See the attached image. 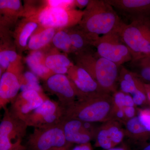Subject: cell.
<instances>
[{"mask_svg": "<svg viewBox=\"0 0 150 150\" xmlns=\"http://www.w3.org/2000/svg\"><path fill=\"white\" fill-rule=\"evenodd\" d=\"M24 17L37 21L40 26L57 29H67L79 24L83 11L75 8L51 7L45 1H25Z\"/></svg>", "mask_w": 150, "mask_h": 150, "instance_id": "cell-1", "label": "cell"}, {"mask_svg": "<svg viewBox=\"0 0 150 150\" xmlns=\"http://www.w3.org/2000/svg\"><path fill=\"white\" fill-rule=\"evenodd\" d=\"M74 59L76 65L85 69L104 92L112 94L117 90L121 67L92 50L75 54Z\"/></svg>", "mask_w": 150, "mask_h": 150, "instance_id": "cell-2", "label": "cell"}, {"mask_svg": "<svg viewBox=\"0 0 150 150\" xmlns=\"http://www.w3.org/2000/svg\"><path fill=\"white\" fill-rule=\"evenodd\" d=\"M114 103L112 94L101 93L78 100L64 109V118L103 123L112 120Z\"/></svg>", "mask_w": 150, "mask_h": 150, "instance_id": "cell-3", "label": "cell"}, {"mask_svg": "<svg viewBox=\"0 0 150 150\" xmlns=\"http://www.w3.org/2000/svg\"><path fill=\"white\" fill-rule=\"evenodd\" d=\"M79 25L87 32L104 35L118 28L123 21L106 0H90Z\"/></svg>", "mask_w": 150, "mask_h": 150, "instance_id": "cell-4", "label": "cell"}, {"mask_svg": "<svg viewBox=\"0 0 150 150\" xmlns=\"http://www.w3.org/2000/svg\"><path fill=\"white\" fill-rule=\"evenodd\" d=\"M121 37L132 55L131 62L150 56V20L134 21L120 27Z\"/></svg>", "mask_w": 150, "mask_h": 150, "instance_id": "cell-5", "label": "cell"}, {"mask_svg": "<svg viewBox=\"0 0 150 150\" xmlns=\"http://www.w3.org/2000/svg\"><path fill=\"white\" fill-rule=\"evenodd\" d=\"M120 26L115 30L100 36L95 47L98 55L121 67L125 63L131 62L132 56L121 37Z\"/></svg>", "mask_w": 150, "mask_h": 150, "instance_id": "cell-6", "label": "cell"}, {"mask_svg": "<svg viewBox=\"0 0 150 150\" xmlns=\"http://www.w3.org/2000/svg\"><path fill=\"white\" fill-rule=\"evenodd\" d=\"M69 144L65 138L62 121L48 127L34 128L28 137L26 146L28 150H53Z\"/></svg>", "mask_w": 150, "mask_h": 150, "instance_id": "cell-7", "label": "cell"}, {"mask_svg": "<svg viewBox=\"0 0 150 150\" xmlns=\"http://www.w3.org/2000/svg\"><path fill=\"white\" fill-rule=\"evenodd\" d=\"M4 110L0 124V150H8L22 144L28 126L24 120L11 113L8 108Z\"/></svg>", "mask_w": 150, "mask_h": 150, "instance_id": "cell-8", "label": "cell"}, {"mask_svg": "<svg viewBox=\"0 0 150 150\" xmlns=\"http://www.w3.org/2000/svg\"><path fill=\"white\" fill-rule=\"evenodd\" d=\"M45 89L57 97L64 109L69 107L79 97L76 87L67 74H55L44 81Z\"/></svg>", "mask_w": 150, "mask_h": 150, "instance_id": "cell-9", "label": "cell"}, {"mask_svg": "<svg viewBox=\"0 0 150 150\" xmlns=\"http://www.w3.org/2000/svg\"><path fill=\"white\" fill-rule=\"evenodd\" d=\"M64 115V109L60 103L49 98L28 115L25 121L28 126L43 128L62 122Z\"/></svg>", "mask_w": 150, "mask_h": 150, "instance_id": "cell-10", "label": "cell"}, {"mask_svg": "<svg viewBox=\"0 0 150 150\" xmlns=\"http://www.w3.org/2000/svg\"><path fill=\"white\" fill-rule=\"evenodd\" d=\"M22 64L11 66L0 79V108L4 109L18 94L21 88L23 73Z\"/></svg>", "mask_w": 150, "mask_h": 150, "instance_id": "cell-11", "label": "cell"}, {"mask_svg": "<svg viewBox=\"0 0 150 150\" xmlns=\"http://www.w3.org/2000/svg\"><path fill=\"white\" fill-rule=\"evenodd\" d=\"M63 124L66 140L73 145L90 143L94 140L98 127L93 123L72 118H64Z\"/></svg>", "mask_w": 150, "mask_h": 150, "instance_id": "cell-12", "label": "cell"}, {"mask_svg": "<svg viewBox=\"0 0 150 150\" xmlns=\"http://www.w3.org/2000/svg\"><path fill=\"white\" fill-rule=\"evenodd\" d=\"M49 98L43 91L35 90L23 91L11 103L10 111L22 120Z\"/></svg>", "mask_w": 150, "mask_h": 150, "instance_id": "cell-13", "label": "cell"}, {"mask_svg": "<svg viewBox=\"0 0 150 150\" xmlns=\"http://www.w3.org/2000/svg\"><path fill=\"white\" fill-rule=\"evenodd\" d=\"M123 125L119 121L110 120L98 126L95 137V146L103 150L117 147L125 137Z\"/></svg>", "mask_w": 150, "mask_h": 150, "instance_id": "cell-14", "label": "cell"}, {"mask_svg": "<svg viewBox=\"0 0 150 150\" xmlns=\"http://www.w3.org/2000/svg\"><path fill=\"white\" fill-rule=\"evenodd\" d=\"M115 10L131 21L150 20V0H106Z\"/></svg>", "mask_w": 150, "mask_h": 150, "instance_id": "cell-15", "label": "cell"}, {"mask_svg": "<svg viewBox=\"0 0 150 150\" xmlns=\"http://www.w3.org/2000/svg\"><path fill=\"white\" fill-rule=\"evenodd\" d=\"M67 75L78 91L79 95L78 100L105 93L90 74L79 66L73 65Z\"/></svg>", "mask_w": 150, "mask_h": 150, "instance_id": "cell-16", "label": "cell"}, {"mask_svg": "<svg viewBox=\"0 0 150 150\" xmlns=\"http://www.w3.org/2000/svg\"><path fill=\"white\" fill-rule=\"evenodd\" d=\"M66 29L69 34L74 54L91 50L100 37L87 32L79 25Z\"/></svg>", "mask_w": 150, "mask_h": 150, "instance_id": "cell-17", "label": "cell"}, {"mask_svg": "<svg viewBox=\"0 0 150 150\" xmlns=\"http://www.w3.org/2000/svg\"><path fill=\"white\" fill-rule=\"evenodd\" d=\"M40 26L36 21L26 17L23 18L17 24L12 37L17 51L20 55L27 50L30 38Z\"/></svg>", "mask_w": 150, "mask_h": 150, "instance_id": "cell-18", "label": "cell"}, {"mask_svg": "<svg viewBox=\"0 0 150 150\" xmlns=\"http://www.w3.org/2000/svg\"><path fill=\"white\" fill-rule=\"evenodd\" d=\"M1 29L9 30L20 17H23L24 6L20 0H1Z\"/></svg>", "mask_w": 150, "mask_h": 150, "instance_id": "cell-19", "label": "cell"}, {"mask_svg": "<svg viewBox=\"0 0 150 150\" xmlns=\"http://www.w3.org/2000/svg\"><path fill=\"white\" fill-rule=\"evenodd\" d=\"M22 64L21 57L18 54L14 42L10 35L1 36L0 75L11 66Z\"/></svg>", "mask_w": 150, "mask_h": 150, "instance_id": "cell-20", "label": "cell"}, {"mask_svg": "<svg viewBox=\"0 0 150 150\" xmlns=\"http://www.w3.org/2000/svg\"><path fill=\"white\" fill-rule=\"evenodd\" d=\"M119 77L126 80L131 86L133 93L132 96L137 106H142L148 104V100L145 83L136 73L129 71L123 66L120 69Z\"/></svg>", "mask_w": 150, "mask_h": 150, "instance_id": "cell-21", "label": "cell"}, {"mask_svg": "<svg viewBox=\"0 0 150 150\" xmlns=\"http://www.w3.org/2000/svg\"><path fill=\"white\" fill-rule=\"evenodd\" d=\"M59 30L39 26L30 38L27 50L30 52L44 51L51 44L54 35Z\"/></svg>", "mask_w": 150, "mask_h": 150, "instance_id": "cell-22", "label": "cell"}, {"mask_svg": "<svg viewBox=\"0 0 150 150\" xmlns=\"http://www.w3.org/2000/svg\"><path fill=\"white\" fill-rule=\"evenodd\" d=\"M53 50L45 53L44 62L47 68L54 74H67L70 67L74 65L68 56Z\"/></svg>", "mask_w": 150, "mask_h": 150, "instance_id": "cell-23", "label": "cell"}, {"mask_svg": "<svg viewBox=\"0 0 150 150\" xmlns=\"http://www.w3.org/2000/svg\"><path fill=\"white\" fill-rule=\"evenodd\" d=\"M45 51L30 52L25 58V62L31 72L44 81L55 74L45 65Z\"/></svg>", "mask_w": 150, "mask_h": 150, "instance_id": "cell-24", "label": "cell"}, {"mask_svg": "<svg viewBox=\"0 0 150 150\" xmlns=\"http://www.w3.org/2000/svg\"><path fill=\"white\" fill-rule=\"evenodd\" d=\"M124 126L125 137L135 144L142 145V146L147 144V142L150 139V132L142 126L138 116L128 120Z\"/></svg>", "mask_w": 150, "mask_h": 150, "instance_id": "cell-25", "label": "cell"}, {"mask_svg": "<svg viewBox=\"0 0 150 150\" xmlns=\"http://www.w3.org/2000/svg\"><path fill=\"white\" fill-rule=\"evenodd\" d=\"M51 43L56 49L61 50L66 54H73L71 40L66 29L58 30L54 35Z\"/></svg>", "mask_w": 150, "mask_h": 150, "instance_id": "cell-26", "label": "cell"}, {"mask_svg": "<svg viewBox=\"0 0 150 150\" xmlns=\"http://www.w3.org/2000/svg\"><path fill=\"white\" fill-rule=\"evenodd\" d=\"M137 69L136 74L145 83H150V56L131 62Z\"/></svg>", "mask_w": 150, "mask_h": 150, "instance_id": "cell-27", "label": "cell"}, {"mask_svg": "<svg viewBox=\"0 0 150 150\" xmlns=\"http://www.w3.org/2000/svg\"><path fill=\"white\" fill-rule=\"evenodd\" d=\"M112 96L115 107L123 108L127 106H137L131 95L117 90L112 94Z\"/></svg>", "mask_w": 150, "mask_h": 150, "instance_id": "cell-28", "label": "cell"}, {"mask_svg": "<svg viewBox=\"0 0 150 150\" xmlns=\"http://www.w3.org/2000/svg\"><path fill=\"white\" fill-rule=\"evenodd\" d=\"M46 5L51 7L62 8H75V0H47L45 1Z\"/></svg>", "mask_w": 150, "mask_h": 150, "instance_id": "cell-29", "label": "cell"}, {"mask_svg": "<svg viewBox=\"0 0 150 150\" xmlns=\"http://www.w3.org/2000/svg\"><path fill=\"white\" fill-rule=\"evenodd\" d=\"M137 116L142 126L150 132V109H138Z\"/></svg>", "mask_w": 150, "mask_h": 150, "instance_id": "cell-30", "label": "cell"}, {"mask_svg": "<svg viewBox=\"0 0 150 150\" xmlns=\"http://www.w3.org/2000/svg\"><path fill=\"white\" fill-rule=\"evenodd\" d=\"M123 110L127 121L138 115V110L137 109V106L125 107L123 108Z\"/></svg>", "mask_w": 150, "mask_h": 150, "instance_id": "cell-31", "label": "cell"}, {"mask_svg": "<svg viewBox=\"0 0 150 150\" xmlns=\"http://www.w3.org/2000/svg\"><path fill=\"white\" fill-rule=\"evenodd\" d=\"M69 150H93L91 143L83 144L77 145Z\"/></svg>", "mask_w": 150, "mask_h": 150, "instance_id": "cell-32", "label": "cell"}, {"mask_svg": "<svg viewBox=\"0 0 150 150\" xmlns=\"http://www.w3.org/2000/svg\"><path fill=\"white\" fill-rule=\"evenodd\" d=\"M90 0H75V6L76 7L82 9L88 6Z\"/></svg>", "mask_w": 150, "mask_h": 150, "instance_id": "cell-33", "label": "cell"}, {"mask_svg": "<svg viewBox=\"0 0 150 150\" xmlns=\"http://www.w3.org/2000/svg\"><path fill=\"white\" fill-rule=\"evenodd\" d=\"M145 86L147 96L148 102H149V104L150 105V83H145Z\"/></svg>", "mask_w": 150, "mask_h": 150, "instance_id": "cell-34", "label": "cell"}, {"mask_svg": "<svg viewBox=\"0 0 150 150\" xmlns=\"http://www.w3.org/2000/svg\"><path fill=\"white\" fill-rule=\"evenodd\" d=\"M8 150H28V149L26 146H24V145L21 144L15 147L12 148V149H10Z\"/></svg>", "mask_w": 150, "mask_h": 150, "instance_id": "cell-35", "label": "cell"}, {"mask_svg": "<svg viewBox=\"0 0 150 150\" xmlns=\"http://www.w3.org/2000/svg\"><path fill=\"white\" fill-rule=\"evenodd\" d=\"M103 150H128V149L127 148L125 147L117 146L115 147L112 148V149H109Z\"/></svg>", "mask_w": 150, "mask_h": 150, "instance_id": "cell-36", "label": "cell"}, {"mask_svg": "<svg viewBox=\"0 0 150 150\" xmlns=\"http://www.w3.org/2000/svg\"><path fill=\"white\" fill-rule=\"evenodd\" d=\"M73 145L70 144L68 145V146H66L64 147L60 148V149H54L53 150H69L70 149L72 148Z\"/></svg>", "mask_w": 150, "mask_h": 150, "instance_id": "cell-37", "label": "cell"}, {"mask_svg": "<svg viewBox=\"0 0 150 150\" xmlns=\"http://www.w3.org/2000/svg\"><path fill=\"white\" fill-rule=\"evenodd\" d=\"M141 150H150V142L143 146Z\"/></svg>", "mask_w": 150, "mask_h": 150, "instance_id": "cell-38", "label": "cell"}]
</instances>
